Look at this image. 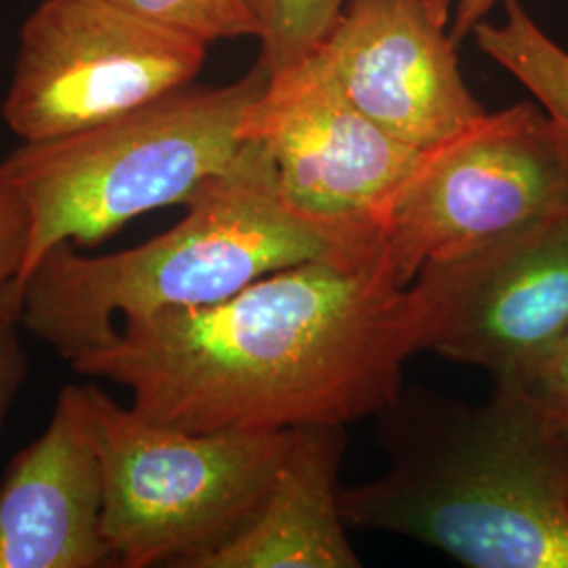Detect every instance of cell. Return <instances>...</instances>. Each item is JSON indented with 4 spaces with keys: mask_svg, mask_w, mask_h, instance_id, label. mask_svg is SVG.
Listing matches in <instances>:
<instances>
[{
    "mask_svg": "<svg viewBox=\"0 0 568 568\" xmlns=\"http://www.w3.org/2000/svg\"><path fill=\"white\" fill-rule=\"evenodd\" d=\"M386 471L342 490L349 527L471 568H568V443L520 387L483 405L389 406Z\"/></svg>",
    "mask_w": 568,
    "mask_h": 568,
    "instance_id": "3957f363",
    "label": "cell"
},
{
    "mask_svg": "<svg viewBox=\"0 0 568 568\" xmlns=\"http://www.w3.org/2000/svg\"><path fill=\"white\" fill-rule=\"evenodd\" d=\"M504 0H459L457 11H455V21L450 28V39L455 44L464 41L474 32V28L485 21L490 9H495Z\"/></svg>",
    "mask_w": 568,
    "mask_h": 568,
    "instance_id": "d6986e66",
    "label": "cell"
},
{
    "mask_svg": "<svg viewBox=\"0 0 568 568\" xmlns=\"http://www.w3.org/2000/svg\"><path fill=\"white\" fill-rule=\"evenodd\" d=\"M102 523V457L82 386H65L49 426L0 483V568L112 565Z\"/></svg>",
    "mask_w": 568,
    "mask_h": 568,
    "instance_id": "8fae6325",
    "label": "cell"
},
{
    "mask_svg": "<svg viewBox=\"0 0 568 568\" xmlns=\"http://www.w3.org/2000/svg\"><path fill=\"white\" fill-rule=\"evenodd\" d=\"M32 236L30 209L0 164V300L20 283Z\"/></svg>",
    "mask_w": 568,
    "mask_h": 568,
    "instance_id": "2e32d148",
    "label": "cell"
},
{
    "mask_svg": "<svg viewBox=\"0 0 568 568\" xmlns=\"http://www.w3.org/2000/svg\"><path fill=\"white\" fill-rule=\"evenodd\" d=\"M21 325V291L11 286L0 300V429L28 373V358L18 328Z\"/></svg>",
    "mask_w": 568,
    "mask_h": 568,
    "instance_id": "e0dca14e",
    "label": "cell"
},
{
    "mask_svg": "<svg viewBox=\"0 0 568 568\" xmlns=\"http://www.w3.org/2000/svg\"><path fill=\"white\" fill-rule=\"evenodd\" d=\"M243 140L264 148L293 209L379 232L426 154L349 102L318 53L270 74L244 119Z\"/></svg>",
    "mask_w": 568,
    "mask_h": 568,
    "instance_id": "ba28073f",
    "label": "cell"
},
{
    "mask_svg": "<svg viewBox=\"0 0 568 568\" xmlns=\"http://www.w3.org/2000/svg\"><path fill=\"white\" fill-rule=\"evenodd\" d=\"M124 9L196 41L260 39L264 32L262 0H112Z\"/></svg>",
    "mask_w": 568,
    "mask_h": 568,
    "instance_id": "5bb4252c",
    "label": "cell"
},
{
    "mask_svg": "<svg viewBox=\"0 0 568 568\" xmlns=\"http://www.w3.org/2000/svg\"><path fill=\"white\" fill-rule=\"evenodd\" d=\"M426 326L422 295L396 283L379 244L286 267L217 304L124 321L72 366L183 432L345 427L398 403Z\"/></svg>",
    "mask_w": 568,
    "mask_h": 568,
    "instance_id": "6da1fadb",
    "label": "cell"
},
{
    "mask_svg": "<svg viewBox=\"0 0 568 568\" xmlns=\"http://www.w3.org/2000/svg\"><path fill=\"white\" fill-rule=\"evenodd\" d=\"M568 211V154L532 103L485 114L432 150L392 204L382 246L396 283Z\"/></svg>",
    "mask_w": 568,
    "mask_h": 568,
    "instance_id": "8992f818",
    "label": "cell"
},
{
    "mask_svg": "<svg viewBox=\"0 0 568 568\" xmlns=\"http://www.w3.org/2000/svg\"><path fill=\"white\" fill-rule=\"evenodd\" d=\"M506 21H480L471 37L480 51L530 91L568 154V51L549 39L520 0H504Z\"/></svg>",
    "mask_w": 568,
    "mask_h": 568,
    "instance_id": "4fadbf2b",
    "label": "cell"
},
{
    "mask_svg": "<svg viewBox=\"0 0 568 568\" xmlns=\"http://www.w3.org/2000/svg\"><path fill=\"white\" fill-rule=\"evenodd\" d=\"M206 47L112 0H41L21 26L2 121L28 143L95 126L187 87Z\"/></svg>",
    "mask_w": 568,
    "mask_h": 568,
    "instance_id": "52a82bcc",
    "label": "cell"
},
{
    "mask_svg": "<svg viewBox=\"0 0 568 568\" xmlns=\"http://www.w3.org/2000/svg\"><path fill=\"white\" fill-rule=\"evenodd\" d=\"M453 0H345L316 51L345 98L394 138L432 150L487 112L447 32Z\"/></svg>",
    "mask_w": 568,
    "mask_h": 568,
    "instance_id": "30bf717a",
    "label": "cell"
},
{
    "mask_svg": "<svg viewBox=\"0 0 568 568\" xmlns=\"http://www.w3.org/2000/svg\"><path fill=\"white\" fill-rule=\"evenodd\" d=\"M426 349L523 386L568 335V211L504 243L424 267Z\"/></svg>",
    "mask_w": 568,
    "mask_h": 568,
    "instance_id": "9c48e42d",
    "label": "cell"
},
{
    "mask_svg": "<svg viewBox=\"0 0 568 568\" xmlns=\"http://www.w3.org/2000/svg\"><path fill=\"white\" fill-rule=\"evenodd\" d=\"M379 243V230L293 209L264 148L244 140L161 236L100 257L77 253L72 243L53 246L23 284L21 325L72 365L114 342L116 316L124 323L217 304L286 267L361 255Z\"/></svg>",
    "mask_w": 568,
    "mask_h": 568,
    "instance_id": "7a4b0ae2",
    "label": "cell"
},
{
    "mask_svg": "<svg viewBox=\"0 0 568 568\" xmlns=\"http://www.w3.org/2000/svg\"><path fill=\"white\" fill-rule=\"evenodd\" d=\"M339 426L291 429L283 464L253 520L196 568H358L345 532Z\"/></svg>",
    "mask_w": 568,
    "mask_h": 568,
    "instance_id": "7c38bea8",
    "label": "cell"
},
{
    "mask_svg": "<svg viewBox=\"0 0 568 568\" xmlns=\"http://www.w3.org/2000/svg\"><path fill=\"white\" fill-rule=\"evenodd\" d=\"M511 387V386H509ZM520 389L544 410L549 424L568 443V335L548 358L537 366Z\"/></svg>",
    "mask_w": 568,
    "mask_h": 568,
    "instance_id": "ac0fdd59",
    "label": "cell"
},
{
    "mask_svg": "<svg viewBox=\"0 0 568 568\" xmlns=\"http://www.w3.org/2000/svg\"><path fill=\"white\" fill-rule=\"evenodd\" d=\"M345 0H262L260 61L270 74L314 55L342 16Z\"/></svg>",
    "mask_w": 568,
    "mask_h": 568,
    "instance_id": "9a60e30c",
    "label": "cell"
},
{
    "mask_svg": "<svg viewBox=\"0 0 568 568\" xmlns=\"http://www.w3.org/2000/svg\"><path fill=\"white\" fill-rule=\"evenodd\" d=\"M82 400L103 466V539L121 568H196L246 527L291 443L286 432H183L116 405Z\"/></svg>",
    "mask_w": 568,
    "mask_h": 568,
    "instance_id": "5b68a950",
    "label": "cell"
},
{
    "mask_svg": "<svg viewBox=\"0 0 568 568\" xmlns=\"http://www.w3.org/2000/svg\"><path fill=\"white\" fill-rule=\"evenodd\" d=\"M267 82L257 61L224 87H182L77 133L21 142L0 163L32 217L18 288L53 246H95L148 211L187 203L243 148L244 119Z\"/></svg>",
    "mask_w": 568,
    "mask_h": 568,
    "instance_id": "277c9868",
    "label": "cell"
}]
</instances>
